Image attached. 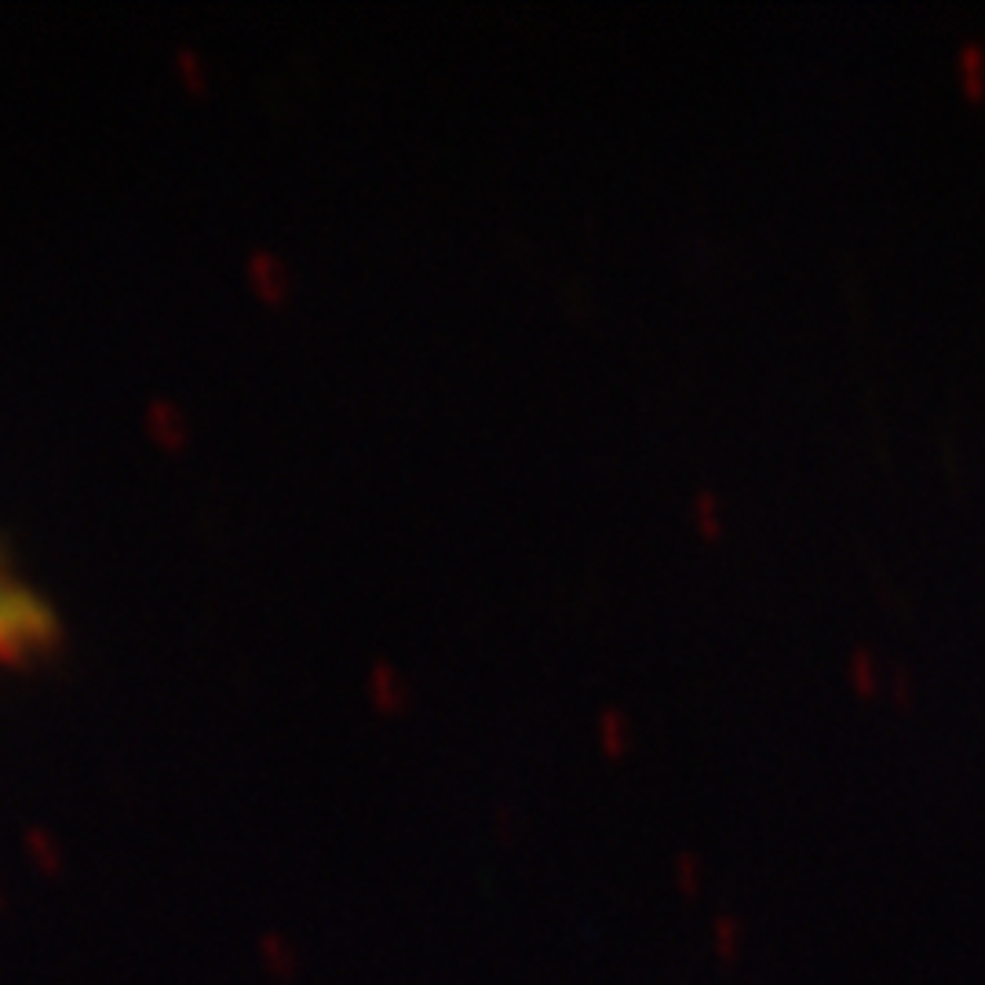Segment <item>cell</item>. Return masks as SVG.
<instances>
[{
	"label": "cell",
	"mask_w": 985,
	"mask_h": 985,
	"mask_svg": "<svg viewBox=\"0 0 985 985\" xmlns=\"http://www.w3.org/2000/svg\"><path fill=\"white\" fill-rule=\"evenodd\" d=\"M59 639V617L48 599L0 562V664L48 654Z\"/></svg>",
	"instance_id": "1"
}]
</instances>
